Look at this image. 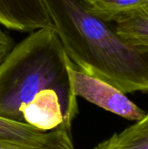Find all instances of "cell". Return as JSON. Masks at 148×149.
Returning a JSON list of instances; mask_svg holds the SVG:
<instances>
[{"label": "cell", "mask_w": 148, "mask_h": 149, "mask_svg": "<svg viewBox=\"0 0 148 149\" xmlns=\"http://www.w3.org/2000/svg\"><path fill=\"white\" fill-rule=\"evenodd\" d=\"M66 132L71 131L59 128L50 132H43L26 123L0 117V143L3 144L40 147L58 139Z\"/></svg>", "instance_id": "5b68a950"}, {"label": "cell", "mask_w": 148, "mask_h": 149, "mask_svg": "<svg viewBox=\"0 0 148 149\" xmlns=\"http://www.w3.org/2000/svg\"><path fill=\"white\" fill-rule=\"evenodd\" d=\"M0 149H74L71 132L65 133L58 139L40 147H23L11 144L0 143Z\"/></svg>", "instance_id": "9c48e42d"}, {"label": "cell", "mask_w": 148, "mask_h": 149, "mask_svg": "<svg viewBox=\"0 0 148 149\" xmlns=\"http://www.w3.org/2000/svg\"><path fill=\"white\" fill-rule=\"evenodd\" d=\"M13 46L14 42L12 38L0 29V63L13 48Z\"/></svg>", "instance_id": "30bf717a"}, {"label": "cell", "mask_w": 148, "mask_h": 149, "mask_svg": "<svg viewBox=\"0 0 148 149\" xmlns=\"http://www.w3.org/2000/svg\"><path fill=\"white\" fill-rule=\"evenodd\" d=\"M72 65L54 27L32 31L0 63V117L43 132L71 131L79 113Z\"/></svg>", "instance_id": "6da1fadb"}, {"label": "cell", "mask_w": 148, "mask_h": 149, "mask_svg": "<svg viewBox=\"0 0 148 149\" xmlns=\"http://www.w3.org/2000/svg\"><path fill=\"white\" fill-rule=\"evenodd\" d=\"M72 90L77 97L124 119L137 121L146 113L126 95L110 84L79 70L74 64L70 67Z\"/></svg>", "instance_id": "3957f363"}, {"label": "cell", "mask_w": 148, "mask_h": 149, "mask_svg": "<svg viewBox=\"0 0 148 149\" xmlns=\"http://www.w3.org/2000/svg\"><path fill=\"white\" fill-rule=\"evenodd\" d=\"M113 22L115 32L126 42L148 51V3L121 14Z\"/></svg>", "instance_id": "8992f818"}, {"label": "cell", "mask_w": 148, "mask_h": 149, "mask_svg": "<svg viewBox=\"0 0 148 149\" xmlns=\"http://www.w3.org/2000/svg\"><path fill=\"white\" fill-rule=\"evenodd\" d=\"M86 9L105 22H113L126 12L148 3V0H82Z\"/></svg>", "instance_id": "ba28073f"}, {"label": "cell", "mask_w": 148, "mask_h": 149, "mask_svg": "<svg viewBox=\"0 0 148 149\" xmlns=\"http://www.w3.org/2000/svg\"><path fill=\"white\" fill-rule=\"evenodd\" d=\"M0 24L22 32L53 27L44 0H0Z\"/></svg>", "instance_id": "277c9868"}, {"label": "cell", "mask_w": 148, "mask_h": 149, "mask_svg": "<svg viewBox=\"0 0 148 149\" xmlns=\"http://www.w3.org/2000/svg\"><path fill=\"white\" fill-rule=\"evenodd\" d=\"M44 2L66 54L79 70L125 94H148V51L126 42L82 0Z\"/></svg>", "instance_id": "7a4b0ae2"}, {"label": "cell", "mask_w": 148, "mask_h": 149, "mask_svg": "<svg viewBox=\"0 0 148 149\" xmlns=\"http://www.w3.org/2000/svg\"><path fill=\"white\" fill-rule=\"evenodd\" d=\"M93 149H148V111L140 120L99 142Z\"/></svg>", "instance_id": "52a82bcc"}]
</instances>
